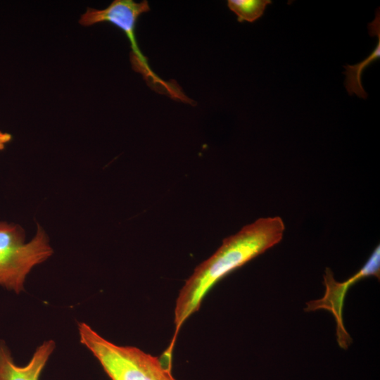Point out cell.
<instances>
[{
  "label": "cell",
  "instance_id": "cell-1",
  "mask_svg": "<svg viewBox=\"0 0 380 380\" xmlns=\"http://www.w3.org/2000/svg\"><path fill=\"white\" fill-rule=\"evenodd\" d=\"M285 225L280 217H261L224 239L220 248L198 265L176 300L173 342L182 324L197 312L209 291L221 279L279 243Z\"/></svg>",
  "mask_w": 380,
  "mask_h": 380
},
{
  "label": "cell",
  "instance_id": "cell-2",
  "mask_svg": "<svg viewBox=\"0 0 380 380\" xmlns=\"http://www.w3.org/2000/svg\"><path fill=\"white\" fill-rule=\"evenodd\" d=\"M80 340L100 363L110 380H177L171 363L134 346L116 345L84 322L78 324Z\"/></svg>",
  "mask_w": 380,
  "mask_h": 380
},
{
  "label": "cell",
  "instance_id": "cell-3",
  "mask_svg": "<svg viewBox=\"0 0 380 380\" xmlns=\"http://www.w3.org/2000/svg\"><path fill=\"white\" fill-rule=\"evenodd\" d=\"M150 9L146 0L139 3L132 0H115L103 9L87 8L81 15L79 23L82 26H91L108 22L120 29L128 39L132 49L131 62L133 69L142 75L152 89L174 99L188 103L189 99L177 84L164 81L151 70L147 58L138 46L135 32L137 22L140 15L148 12Z\"/></svg>",
  "mask_w": 380,
  "mask_h": 380
},
{
  "label": "cell",
  "instance_id": "cell-4",
  "mask_svg": "<svg viewBox=\"0 0 380 380\" xmlns=\"http://www.w3.org/2000/svg\"><path fill=\"white\" fill-rule=\"evenodd\" d=\"M53 253L48 236L39 224L34 236L25 242L22 227L0 222V285L20 293L31 270L46 260Z\"/></svg>",
  "mask_w": 380,
  "mask_h": 380
},
{
  "label": "cell",
  "instance_id": "cell-5",
  "mask_svg": "<svg viewBox=\"0 0 380 380\" xmlns=\"http://www.w3.org/2000/svg\"><path fill=\"white\" fill-rule=\"evenodd\" d=\"M380 274V247L376 246L367 262L354 275L343 282L337 281L329 268H326L323 276L325 286L324 295L322 298L307 303L305 310L307 312L318 310L329 311L336 322V338L339 346L348 348L352 338L346 331L343 319V310L346 293L349 289L360 280L374 276L379 279Z\"/></svg>",
  "mask_w": 380,
  "mask_h": 380
},
{
  "label": "cell",
  "instance_id": "cell-6",
  "mask_svg": "<svg viewBox=\"0 0 380 380\" xmlns=\"http://www.w3.org/2000/svg\"><path fill=\"white\" fill-rule=\"evenodd\" d=\"M55 349L53 340L44 341L24 366L16 365L6 343L0 341V380H39L49 358Z\"/></svg>",
  "mask_w": 380,
  "mask_h": 380
},
{
  "label": "cell",
  "instance_id": "cell-7",
  "mask_svg": "<svg viewBox=\"0 0 380 380\" xmlns=\"http://www.w3.org/2000/svg\"><path fill=\"white\" fill-rule=\"evenodd\" d=\"M379 9L376 11V18L373 22L368 25L370 35L376 36L378 42L373 51L362 61L355 65H344L346 70L345 87L348 94H356L364 99H367V94L365 91L361 80L364 70L372 63L380 58V23Z\"/></svg>",
  "mask_w": 380,
  "mask_h": 380
},
{
  "label": "cell",
  "instance_id": "cell-8",
  "mask_svg": "<svg viewBox=\"0 0 380 380\" xmlns=\"http://www.w3.org/2000/svg\"><path fill=\"white\" fill-rule=\"evenodd\" d=\"M271 0H228L227 6L237 16L240 23H253L262 16Z\"/></svg>",
  "mask_w": 380,
  "mask_h": 380
},
{
  "label": "cell",
  "instance_id": "cell-9",
  "mask_svg": "<svg viewBox=\"0 0 380 380\" xmlns=\"http://www.w3.org/2000/svg\"><path fill=\"white\" fill-rule=\"evenodd\" d=\"M12 139L11 134L6 132H0V151L4 150L5 145Z\"/></svg>",
  "mask_w": 380,
  "mask_h": 380
}]
</instances>
